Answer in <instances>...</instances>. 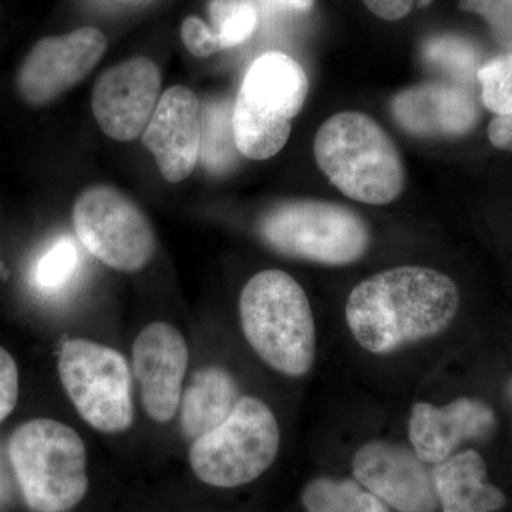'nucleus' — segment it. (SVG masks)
I'll list each match as a JSON object with an SVG mask.
<instances>
[{
    "mask_svg": "<svg viewBox=\"0 0 512 512\" xmlns=\"http://www.w3.org/2000/svg\"><path fill=\"white\" fill-rule=\"evenodd\" d=\"M357 483L399 512H436L439 508L433 476L413 448L372 441L356 451L352 461Z\"/></svg>",
    "mask_w": 512,
    "mask_h": 512,
    "instance_id": "12",
    "label": "nucleus"
},
{
    "mask_svg": "<svg viewBox=\"0 0 512 512\" xmlns=\"http://www.w3.org/2000/svg\"><path fill=\"white\" fill-rule=\"evenodd\" d=\"M508 394H510V399L512 402V377H511L510 383H508Z\"/></svg>",
    "mask_w": 512,
    "mask_h": 512,
    "instance_id": "32",
    "label": "nucleus"
},
{
    "mask_svg": "<svg viewBox=\"0 0 512 512\" xmlns=\"http://www.w3.org/2000/svg\"><path fill=\"white\" fill-rule=\"evenodd\" d=\"M390 114L410 136L447 138L470 133L480 110L466 84L433 80L397 93L390 100Z\"/></svg>",
    "mask_w": 512,
    "mask_h": 512,
    "instance_id": "15",
    "label": "nucleus"
},
{
    "mask_svg": "<svg viewBox=\"0 0 512 512\" xmlns=\"http://www.w3.org/2000/svg\"><path fill=\"white\" fill-rule=\"evenodd\" d=\"M488 140L495 148L512 153V113L495 116L488 126Z\"/></svg>",
    "mask_w": 512,
    "mask_h": 512,
    "instance_id": "29",
    "label": "nucleus"
},
{
    "mask_svg": "<svg viewBox=\"0 0 512 512\" xmlns=\"http://www.w3.org/2000/svg\"><path fill=\"white\" fill-rule=\"evenodd\" d=\"M190 350L183 333L167 322L141 330L133 343V370L151 420L168 423L180 407Z\"/></svg>",
    "mask_w": 512,
    "mask_h": 512,
    "instance_id": "13",
    "label": "nucleus"
},
{
    "mask_svg": "<svg viewBox=\"0 0 512 512\" xmlns=\"http://www.w3.org/2000/svg\"><path fill=\"white\" fill-rule=\"evenodd\" d=\"M423 62L431 69L446 73L448 80L466 84L477 77L478 56L476 49L454 36L431 37L421 50Z\"/></svg>",
    "mask_w": 512,
    "mask_h": 512,
    "instance_id": "21",
    "label": "nucleus"
},
{
    "mask_svg": "<svg viewBox=\"0 0 512 512\" xmlns=\"http://www.w3.org/2000/svg\"><path fill=\"white\" fill-rule=\"evenodd\" d=\"M232 107L229 101L201 106L202 143L201 160L211 171H225L235 163L239 151L232 131Z\"/></svg>",
    "mask_w": 512,
    "mask_h": 512,
    "instance_id": "20",
    "label": "nucleus"
},
{
    "mask_svg": "<svg viewBox=\"0 0 512 512\" xmlns=\"http://www.w3.org/2000/svg\"><path fill=\"white\" fill-rule=\"evenodd\" d=\"M208 13L210 28L220 39L222 50L247 42L258 22L252 0H211Z\"/></svg>",
    "mask_w": 512,
    "mask_h": 512,
    "instance_id": "23",
    "label": "nucleus"
},
{
    "mask_svg": "<svg viewBox=\"0 0 512 512\" xmlns=\"http://www.w3.org/2000/svg\"><path fill=\"white\" fill-rule=\"evenodd\" d=\"M460 9L481 16L495 42L512 53V0H460Z\"/></svg>",
    "mask_w": 512,
    "mask_h": 512,
    "instance_id": "25",
    "label": "nucleus"
},
{
    "mask_svg": "<svg viewBox=\"0 0 512 512\" xmlns=\"http://www.w3.org/2000/svg\"><path fill=\"white\" fill-rule=\"evenodd\" d=\"M431 476L443 512H497L507 504L503 491L488 483L487 466L477 451L448 457Z\"/></svg>",
    "mask_w": 512,
    "mask_h": 512,
    "instance_id": "17",
    "label": "nucleus"
},
{
    "mask_svg": "<svg viewBox=\"0 0 512 512\" xmlns=\"http://www.w3.org/2000/svg\"><path fill=\"white\" fill-rule=\"evenodd\" d=\"M12 477H15V474L10 466L8 451H3V448L0 447V508L5 507L12 500Z\"/></svg>",
    "mask_w": 512,
    "mask_h": 512,
    "instance_id": "30",
    "label": "nucleus"
},
{
    "mask_svg": "<svg viewBox=\"0 0 512 512\" xmlns=\"http://www.w3.org/2000/svg\"><path fill=\"white\" fill-rule=\"evenodd\" d=\"M308 92V76L301 64L286 53H264L245 73L232 119L255 130L291 137L292 120Z\"/></svg>",
    "mask_w": 512,
    "mask_h": 512,
    "instance_id": "9",
    "label": "nucleus"
},
{
    "mask_svg": "<svg viewBox=\"0 0 512 512\" xmlns=\"http://www.w3.org/2000/svg\"><path fill=\"white\" fill-rule=\"evenodd\" d=\"M485 109L497 116L512 113V53L495 57L478 69Z\"/></svg>",
    "mask_w": 512,
    "mask_h": 512,
    "instance_id": "24",
    "label": "nucleus"
},
{
    "mask_svg": "<svg viewBox=\"0 0 512 512\" xmlns=\"http://www.w3.org/2000/svg\"><path fill=\"white\" fill-rule=\"evenodd\" d=\"M460 305L453 279L424 266H400L370 276L350 292L346 322L356 342L373 355H387L439 335Z\"/></svg>",
    "mask_w": 512,
    "mask_h": 512,
    "instance_id": "1",
    "label": "nucleus"
},
{
    "mask_svg": "<svg viewBox=\"0 0 512 512\" xmlns=\"http://www.w3.org/2000/svg\"><path fill=\"white\" fill-rule=\"evenodd\" d=\"M161 72L148 57H131L94 83L92 109L103 133L113 140L140 137L161 97Z\"/></svg>",
    "mask_w": 512,
    "mask_h": 512,
    "instance_id": "11",
    "label": "nucleus"
},
{
    "mask_svg": "<svg viewBox=\"0 0 512 512\" xmlns=\"http://www.w3.org/2000/svg\"><path fill=\"white\" fill-rule=\"evenodd\" d=\"M242 330L262 360L291 377L305 376L316 356L315 319L308 296L278 269L249 279L239 298Z\"/></svg>",
    "mask_w": 512,
    "mask_h": 512,
    "instance_id": "3",
    "label": "nucleus"
},
{
    "mask_svg": "<svg viewBox=\"0 0 512 512\" xmlns=\"http://www.w3.org/2000/svg\"><path fill=\"white\" fill-rule=\"evenodd\" d=\"M80 266V252L69 237L53 242L37 259L32 281L40 292L55 295L67 288Z\"/></svg>",
    "mask_w": 512,
    "mask_h": 512,
    "instance_id": "22",
    "label": "nucleus"
},
{
    "mask_svg": "<svg viewBox=\"0 0 512 512\" xmlns=\"http://www.w3.org/2000/svg\"><path fill=\"white\" fill-rule=\"evenodd\" d=\"M73 227L86 251L116 271H140L156 254V232L147 215L110 185H94L79 195Z\"/></svg>",
    "mask_w": 512,
    "mask_h": 512,
    "instance_id": "8",
    "label": "nucleus"
},
{
    "mask_svg": "<svg viewBox=\"0 0 512 512\" xmlns=\"http://www.w3.org/2000/svg\"><path fill=\"white\" fill-rule=\"evenodd\" d=\"M60 382L77 413L101 433H121L134 421L133 384L126 357L87 339L64 343L57 360Z\"/></svg>",
    "mask_w": 512,
    "mask_h": 512,
    "instance_id": "7",
    "label": "nucleus"
},
{
    "mask_svg": "<svg viewBox=\"0 0 512 512\" xmlns=\"http://www.w3.org/2000/svg\"><path fill=\"white\" fill-rule=\"evenodd\" d=\"M181 39L188 52L195 57H208L221 52L222 46L218 36L212 32L210 25L197 16H190L181 26Z\"/></svg>",
    "mask_w": 512,
    "mask_h": 512,
    "instance_id": "26",
    "label": "nucleus"
},
{
    "mask_svg": "<svg viewBox=\"0 0 512 512\" xmlns=\"http://www.w3.org/2000/svg\"><path fill=\"white\" fill-rule=\"evenodd\" d=\"M497 424L494 410L481 400L461 397L447 406L416 403L409 419V440L426 464H439L453 456L468 440L484 439Z\"/></svg>",
    "mask_w": 512,
    "mask_h": 512,
    "instance_id": "16",
    "label": "nucleus"
},
{
    "mask_svg": "<svg viewBox=\"0 0 512 512\" xmlns=\"http://www.w3.org/2000/svg\"><path fill=\"white\" fill-rule=\"evenodd\" d=\"M19 399V370L8 350L0 346V424L13 410Z\"/></svg>",
    "mask_w": 512,
    "mask_h": 512,
    "instance_id": "27",
    "label": "nucleus"
},
{
    "mask_svg": "<svg viewBox=\"0 0 512 512\" xmlns=\"http://www.w3.org/2000/svg\"><path fill=\"white\" fill-rule=\"evenodd\" d=\"M107 50V39L96 28L39 40L20 64L16 86L29 106L42 107L82 82Z\"/></svg>",
    "mask_w": 512,
    "mask_h": 512,
    "instance_id": "10",
    "label": "nucleus"
},
{
    "mask_svg": "<svg viewBox=\"0 0 512 512\" xmlns=\"http://www.w3.org/2000/svg\"><path fill=\"white\" fill-rule=\"evenodd\" d=\"M320 170L350 200L390 204L406 184V168L392 137L359 111L335 114L320 126L313 144Z\"/></svg>",
    "mask_w": 512,
    "mask_h": 512,
    "instance_id": "2",
    "label": "nucleus"
},
{
    "mask_svg": "<svg viewBox=\"0 0 512 512\" xmlns=\"http://www.w3.org/2000/svg\"><path fill=\"white\" fill-rule=\"evenodd\" d=\"M306 512H389L387 505L357 481L316 478L302 493Z\"/></svg>",
    "mask_w": 512,
    "mask_h": 512,
    "instance_id": "19",
    "label": "nucleus"
},
{
    "mask_svg": "<svg viewBox=\"0 0 512 512\" xmlns=\"http://www.w3.org/2000/svg\"><path fill=\"white\" fill-rule=\"evenodd\" d=\"M370 12L375 13L380 19L399 20L409 15L410 10L426 8L433 0H363Z\"/></svg>",
    "mask_w": 512,
    "mask_h": 512,
    "instance_id": "28",
    "label": "nucleus"
},
{
    "mask_svg": "<svg viewBox=\"0 0 512 512\" xmlns=\"http://www.w3.org/2000/svg\"><path fill=\"white\" fill-rule=\"evenodd\" d=\"M281 430L268 404L241 397L217 429L192 441L190 466L202 483L235 488L252 483L274 464Z\"/></svg>",
    "mask_w": 512,
    "mask_h": 512,
    "instance_id": "6",
    "label": "nucleus"
},
{
    "mask_svg": "<svg viewBox=\"0 0 512 512\" xmlns=\"http://www.w3.org/2000/svg\"><path fill=\"white\" fill-rule=\"evenodd\" d=\"M258 234L269 248L323 265H348L366 254L370 231L357 212L336 202L285 200L261 215Z\"/></svg>",
    "mask_w": 512,
    "mask_h": 512,
    "instance_id": "5",
    "label": "nucleus"
},
{
    "mask_svg": "<svg viewBox=\"0 0 512 512\" xmlns=\"http://www.w3.org/2000/svg\"><path fill=\"white\" fill-rule=\"evenodd\" d=\"M23 498L35 512H69L89 490L87 451L76 430L35 419L13 431L6 446Z\"/></svg>",
    "mask_w": 512,
    "mask_h": 512,
    "instance_id": "4",
    "label": "nucleus"
},
{
    "mask_svg": "<svg viewBox=\"0 0 512 512\" xmlns=\"http://www.w3.org/2000/svg\"><path fill=\"white\" fill-rule=\"evenodd\" d=\"M141 137L168 183L190 177L201 156L202 111L197 94L185 86L165 90Z\"/></svg>",
    "mask_w": 512,
    "mask_h": 512,
    "instance_id": "14",
    "label": "nucleus"
},
{
    "mask_svg": "<svg viewBox=\"0 0 512 512\" xmlns=\"http://www.w3.org/2000/svg\"><path fill=\"white\" fill-rule=\"evenodd\" d=\"M265 8L282 12L305 13L315 5V0H258Z\"/></svg>",
    "mask_w": 512,
    "mask_h": 512,
    "instance_id": "31",
    "label": "nucleus"
},
{
    "mask_svg": "<svg viewBox=\"0 0 512 512\" xmlns=\"http://www.w3.org/2000/svg\"><path fill=\"white\" fill-rule=\"evenodd\" d=\"M241 400L234 376L218 366L200 367L192 373L180 400V426L185 439L195 441L231 416Z\"/></svg>",
    "mask_w": 512,
    "mask_h": 512,
    "instance_id": "18",
    "label": "nucleus"
}]
</instances>
